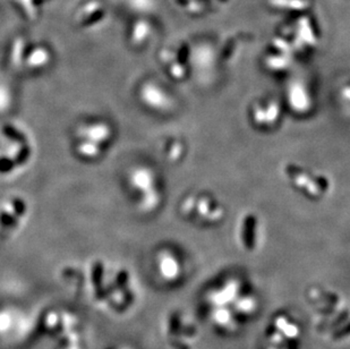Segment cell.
<instances>
[{"label": "cell", "mask_w": 350, "mask_h": 349, "mask_svg": "<svg viewBox=\"0 0 350 349\" xmlns=\"http://www.w3.org/2000/svg\"><path fill=\"white\" fill-rule=\"evenodd\" d=\"M205 314L212 329L224 336H234L258 313L260 300L241 280L232 278L205 295Z\"/></svg>", "instance_id": "cell-1"}, {"label": "cell", "mask_w": 350, "mask_h": 349, "mask_svg": "<svg viewBox=\"0 0 350 349\" xmlns=\"http://www.w3.org/2000/svg\"><path fill=\"white\" fill-rule=\"evenodd\" d=\"M312 328L322 341L330 346L350 343V304L340 293L322 286L308 287L305 292Z\"/></svg>", "instance_id": "cell-2"}, {"label": "cell", "mask_w": 350, "mask_h": 349, "mask_svg": "<svg viewBox=\"0 0 350 349\" xmlns=\"http://www.w3.org/2000/svg\"><path fill=\"white\" fill-rule=\"evenodd\" d=\"M304 330L289 311H277L262 333L260 349H305Z\"/></svg>", "instance_id": "cell-3"}, {"label": "cell", "mask_w": 350, "mask_h": 349, "mask_svg": "<svg viewBox=\"0 0 350 349\" xmlns=\"http://www.w3.org/2000/svg\"><path fill=\"white\" fill-rule=\"evenodd\" d=\"M162 335L169 349H196L201 340L198 321L182 310L167 314L162 324Z\"/></svg>", "instance_id": "cell-4"}, {"label": "cell", "mask_w": 350, "mask_h": 349, "mask_svg": "<svg viewBox=\"0 0 350 349\" xmlns=\"http://www.w3.org/2000/svg\"><path fill=\"white\" fill-rule=\"evenodd\" d=\"M286 174H287V177H289V179L294 183L295 186H297L299 190H303V191L306 192L312 198L320 196L322 188L325 190V188H327V186L323 185V183L324 184H327L325 178L317 176L313 181V179L310 177V174L303 172V170H301L299 168H296V167L287 166V167H286Z\"/></svg>", "instance_id": "cell-5"}, {"label": "cell", "mask_w": 350, "mask_h": 349, "mask_svg": "<svg viewBox=\"0 0 350 349\" xmlns=\"http://www.w3.org/2000/svg\"><path fill=\"white\" fill-rule=\"evenodd\" d=\"M158 271L165 283H175L182 278L183 266L175 255L165 252L158 257Z\"/></svg>", "instance_id": "cell-6"}, {"label": "cell", "mask_w": 350, "mask_h": 349, "mask_svg": "<svg viewBox=\"0 0 350 349\" xmlns=\"http://www.w3.org/2000/svg\"><path fill=\"white\" fill-rule=\"evenodd\" d=\"M142 100L146 105L154 109H167L170 105V100L161 90L154 86H144L142 90Z\"/></svg>", "instance_id": "cell-7"}, {"label": "cell", "mask_w": 350, "mask_h": 349, "mask_svg": "<svg viewBox=\"0 0 350 349\" xmlns=\"http://www.w3.org/2000/svg\"><path fill=\"white\" fill-rule=\"evenodd\" d=\"M79 134L83 138H85L88 141L94 142V143H101L109 139L111 131L109 127L103 124H96V125L88 126L79 129Z\"/></svg>", "instance_id": "cell-8"}, {"label": "cell", "mask_w": 350, "mask_h": 349, "mask_svg": "<svg viewBox=\"0 0 350 349\" xmlns=\"http://www.w3.org/2000/svg\"><path fill=\"white\" fill-rule=\"evenodd\" d=\"M131 184L143 194L154 188V176L148 169H137L131 176Z\"/></svg>", "instance_id": "cell-9"}, {"label": "cell", "mask_w": 350, "mask_h": 349, "mask_svg": "<svg viewBox=\"0 0 350 349\" xmlns=\"http://www.w3.org/2000/svg\"><path fill=\"white\" fill-rule=\"evenodd\" d=\"M289 100H291V107L299 112L308 110V107L311 105L308 92L301 86H295L291 88Z\"/></svg>", "instance_id": "cell-10"}, {"label": "cell", "mask_w": 350, "mask_h": 349, "mask_svg": "<svg viewBox=\"0 0 350 349\" xmlns=\"http://www.w3.org/2000/svg\"><path fill=\"white\" fill-rule=\"evenodd\" d=\"M160 196L157 192L156 188H152L150 191L143 193L142 201H141V209L144 211L153 210L159 205Z\"/></svg>", "instance_id": "cell-11"}, {"label": "cell", "mask_w": 350, "mask_h": 349, "mask_svg": "<svg viewBox=\"0 0 350 349\" xmlns=\"http://www.w3.org/2000/svg\"><path fill=\"white\" fill-rule=\"evenodd\" d=\"M77 151L81 155H85V157H96V155H100L101 148H100L99 143H94V142L85 140V141L77 145Z\"/></svg>", "instance_id": "cell-12"}, {"label": "cell", "mask_w": 350, "mask_h": 349, "mask_svg": "<svg viewBox=\"0 0 350 349\" xmlns=\"http://www.w3.org/2000/svg\"><path fill=\"white\" fill-rule=\"evenodd\" d=\"M3 133L7 138L15 140V141L18 142L21 144H27V138L20 131H17V129H14L12 126H3Z\"/></svg>", "instance_id": "cell-13"}, {"label": "cell", "mask_w": 350, "mask_h": 349, "mask_svg": "<svg viewBox=\"0 0 350 349\" xmlns=\"http://www.w3.org/2000/svg\"><path fill=\"white\" fill-rule=\"evenodd\" d=\"M49 60L48 53L44 50H37L36 53H32V56L29 58L27 63L30 64L31 66H39L46 64Z\"/></svg>", "instance_id": "cell-14"}, {"label": "cell", "mask_w": 350, "mask_h": 349, "mask_svg": "<svg viewBox=\"0 0 350 349\" xmlns=\"http://www.w3.org/2000/svg\"><path fill=\"white\" fill-rule=\"evenodd\" d=\"M30 148L27 146V144H22L21 146L20 151L17 152L15 158L13 159L15 165H22L24 162L27 161V159L30 157Z\"/></svg>", "instance_id": "cell-15"}, {"label": "cell", "mask_w": 350, "mask_h": 349, "mask_svg": "<svg viewBox=\"0 0 350 349\" xmlns=\"http://www.w3.org/2000/svg\"><path fill=\"white\" fill-rule=\"evenodd\" d=\"M183 145L179 142H174L169 148L168 157L172 160H178L183 155Z\"/></svg>", "instance_id": "cell-16"}, {"label": "cell", "mask_w": 350, "mask_h": 349, "mask_svg": "<svg viewBox=\"0 0 350 349\" xmlns=\"http://www.w3.org/2000/svg\"><path fill=\"white\" fill-rule=\"evenodd\" d=\"M17 220H18L17 216H10L6 212H3V210L0 212V224L5 226V227H13L17 224Z\"/></svg>", "instance_id": "cell-17"}, {"label": "cell", "mask_w": 350, "mask_h": 349, "mask_svg": "<svg viewBox=\"0 0 350 349\" xmlns=\"http://www.w3.org/2000/svg\"><path fill=\"white\" fill-rule=\"evenodd\" d=\"M16 167L13 159L0 158V174H6L13 170Z\"/></svg>", "instance_id": "cell-18"}, {"label": "cell", "mask_w": 350, "mask_h": 349, "mask_svg": "<svg viewBox=\"0 0 350 349\" xmlns=\"http://www.w3.org/2000/svg\"><path fill=\"white\" fill-rule=\"evenodd\" d=\"M12 205H13L14 210H15V214H16L17 217L20 218L21 216H23L27 212V205L21 198H14L13 201H12Z\"/></svg>", "instance_id": "cell-19"}, {"label": "cell", "mask_w": 350, "mask_h": 349, "mask_svg": "<svg viewBox=\"0 0 350 349\" xmlns=\"http://www.w3.org/2000/svg\"><path fill=\"white\" fill-rule=\"evenodd\" d=\"M342 96H344L345 99L349 100L350 101V86H347V88H345L344 91H342Z\"/></svg>", "instance_id": "cell-20"}]
</instances>
